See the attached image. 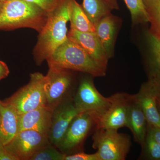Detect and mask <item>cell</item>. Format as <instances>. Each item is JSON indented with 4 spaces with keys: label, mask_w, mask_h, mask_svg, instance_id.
Instances as JSON below:
<instances>
[{
    "label": "cell",
    "mask_w": 160,
    "mask_h": 160,
    "mask_svg": "<svg viewBox=\"0 0 160 160\" xmlns=\"http://www.w3.org/2000/svg\"><path fill=\"white\" fill-rule=\"evenodd\" d=\"M135 95L145 115L148 126L160 128V113L158 108L156 93L149 80L143 83L139 91Z\"/></svg>",
    "instance_id": "obj_13"
},
{
    "label": "cell",
    "mask_w": 160,
    "mask_h": 160,
    "mask_svg": "<svg viewBox=\"0 0 160 160\" xmlns=\"http://www.w3.org/2000/svg\"><path fill=\"white\" fill-rule=\"evenodd\" d=\"M73 101L80 113L89 115L95 125L109 109L111 103L110 97L102 95L89 78L81 80Z\"/></svg>",
    "instance_id": "obj_5"
},
{
    "label": "cell",
    "mask_w": 160,
    "mask_h": 160,
    "mask_svg": "<svg viewBox=\"0 0 160 160\" xmlns=\"http://www.w3.org/2000/svg\"><path fill=\"white\" fill-rule=\"evenodd\" d=\"M53 111L45 106L20 115L19 132L31 129L48 135Z\"/></svg>",
    "instance_id": "obj_14"
},
{
    "label": "cell",
    "mask_w": 160,
    "mask_h": 160,
    "mask_svg": "<svg viewBox=\"0 0 160 160\" xmlns=\"http://www.w3.org/2000/svg\"><path fill=\"white\" fill-rule=\"evenodd\" d=\"M48 66L81 72L95 77H102L106 71L102 69L76 43L67 39L47 60Z\"/></svg>",
    "instance_id": "obj_3"
},
{
    "label": "cell",
    "mask_w": 160,
    "mask_h": 160,
    "mask_svg": "<svg viewBox=\"0 0 160 160\" xmlns=\"http://www.w3.org/2000/svg\"><path fill=\"white\" fill-rule=\"evenodd\" d=\"M118 130L96 129L92 136V147L97 149L100 160L126 159L131 146L130 138Z\"/></svg>",
    "instance_id": "obj_4"
},
{
    "label": "cell",
    "mask_w": 160,
    "mask_h": 160,
    "mask_svg": "<svg viewBox=\"0 0 160 160\" xmlns=\"http://www.w3.org/2000/svg\"><path fill=\"white\" fill-rule=\"evenodd\" d=\"M19 115L11 105L0 100V143L4 146L18 132Z\"/></svg>",
    "instance_id": "obj_16"
},
{
    "label": "cell",
    "mask_w": 160,
    "mask_h": 160,
    "mask_svg": "<svg viewBox=\"0 0 160 160\" xmlns=\"http://www.w3.org/2000/svg\"><path fill=\"white\" fill-rule=\"evenodd\" d=\"M82 6L95 27L102 18L111 13L112 10L106 0H83Z\"/></svg>",
    "instance_id": "obj_19"
},
{
    "label": "cell",
    "mask_w": 160,
    "mask_h": 160,
    "mask_svg": "<svg viewBox=\"0 0 160 160\" xmlns=\"http://www.w3.org/2000/svg\"><path fill=\"white\" fill-rule=\"evenodd\" d=\"M106 1L109 3L112 10L113 9L118 10L119 9V6L117 0H106Z\"/></svg>",
    "instance_id": "obj_31"
},
{
    "label": "cell",
    "mask_w": 160,
    "mask_h": 160,
    "mask_svg": "<svg viewBox=\"0 0 160 160\" xmlns=\"http://www.w3.org/2000/svg\"><path fill=\"white\" fill-rule=\"evenodd\" d=\"M69 21L70 29L85 32H95V27L76 0L72 5Z\"/></svg>",
    "instance_id": "obj_18"
},
{
    "label": "cell",
    "mask_w": 160,
    "mask_h": 160,
    "mask_svg": "<svg viewBox=\"0 0 160 160\" xmlns=\"http://www.w3.org/2000/svg\"><path fill=\"white\" fill-rule=\"evenodd\" d=\"M157 106L158 109L160 113V98L157 96Z\"/></svg>",
    "instance_id": "obj_32"
},
{
    "label": "cell",
    "mask_w": 160,
    "mask_h": 160,
    "mask_svg": "<svg viewBox=\"0 0 160 160\" xmlns=\"http://www.w3.org/2000/svg\"><path fill=\"white\" fill-rule=\"evenodd\" d=\"M64 160H100V159L97 152L93 154L80 152L74 154H66Z\"/></svg>",
    "instance_id": "obj_26"
},
{
    "label": "cell",
    "mask_w": 160,
    "mask_h": 160,
    "mask_svg": "<svg viewBox=\"0 0 160 160\" xmlns=\"http://www.w3.org/2000/svg\"><path fill=\"white\" fill-rule=\"evenodd\" d=\"M147 125L146 118L135 95H132L126 127L132 132L135 141L142 147L145 143L147 134Z\"/></svg>",
    "instance_id": "obj_17"
},
{
    "label": "cell",
    "mask_w": 160,
    "mask_h": 160,
    "mask_svg": "<svg viewBox=\"0 0 160 160\" xmlns=\"http://www.w3.org/2000/svg\"><path fill=\"white\" fill-rule=\"evenodd\" d=\"M150 26L149 32L160 40V0H143Z\"/></svg>",
    "instance_id": "obj_21"
},
{
    "label": "cell",
    "mask_w": 160,
    "mask_h": 160,
    "mask_svg": "<svg viewBox=\"0 0 160 160\" xmlns=\"http://www.w3.org/2000/svg\"><path fill=\"white\" fill-rule=\"evenodd\" d=\"M67 36L79 45L100 67L106 71L109 58L95 32H81L70 29Z\"/></svg>",
    "instance_id": "obj_12"
},
{
    "label": "cell",
    "mask_w": 160,
    "mask_h": 160,
    "mask_svg": "<svg viewBox=\"0 0 160 160\" xmlns=\"http://www.w3.org/2000/svg\"><path fill=\"white\" fill-rule=\"evenodd\" d=\"M147 131L160 145V128L147 126Z\"/></svg>",
    "instance_id": "obj_29"
},
{
    "label": "cell",
    "mask_w": 160,
    "mask_h": 160,
    "mask_svg": "<svg viewBox=\"0 0 160 160\" xmlns=\"http://www.w3.org/2000/svg\"><path fill=\"white\" fill-rule=\"evenodd\" d=\"M131 14L132 25L149 22V17L143 0H124Z\"/></svg>",
    "instance_id": "obj_22"
},
{
    "label": "cell",
    "mask_w": 160,
    "mask_h": 160,
    "mask_svg": "<svg viewBox=\"0 0 160 160\" xmlns=\"http://www.w3.org/2000/svg\"><path fill=\"white\" fill-rule=\"evenodd\" d=\"M94 125V121L89 115L79 113L72 121L58 149L65 154L71 153L82 146Z\"/></svg>",
    "instance_id": "obj_10"
},
{
    "label": "cell",
    "mask_w": 160,
    "mask_h": 160,
    "mask_svg": "<svg viewBox=\"0 0 160 160\" xmlns=\"http://www.w3.org/2000/svg\"><path fill=\"white\" fill-rule=\"evenodd\" d=\"M49 13L25 0H8L0 12V29L27 28L41 32Z\"/></svg>",
    "instance_id": "obj_2"
},
{
    "label": "cell",
    "mask_w": 160,
    "mask_h": 160,
    "mask_svg": "<svg viewBox=\"0 0 160 160\" xmlns=\"http://www.w3.org/2000/svg\"><path fill=\"white\" fill-rule=\"evenodd\" d=\"M142 148L143 156L146 159L160 160V145L148 131Z\"/></svg>",
    "instance_id": "obj_24"
},
{
    "label": "cell",
    "mask_w": 160,
    "mask_h": 160,
    "mask_svg": "<svg viewBox=\"0 0 160 160\" xmlns=\"http://www.w3.org/2000/svg\"><path fill=\"white\" fill-rule=\"evenodd\" d=\"M0 160H19L12 152L0 143Z\"/></svg>",
    "instance_id": "obj_27"
},
{
    "label": "cell",
    "mask_w": 160,
    "mask_h": 160,
    "mask_svg": "<svg viewBox=\"0 0 160 160\" xmlns=\"http://www.w3.org/2000/svg\"><path fill=\"white\" fill-rule=\"evenodd\" d=\"M79 113L72 98L61 103L53 109L48 134L52 145L57 148L72 121Z\"/></svg>",
    "instance_id": "obj_11"
},
{
    "label": "cell",
    "mask_w": 160,
    "mask_h": 160,
    "mask_svg": "<svg viewBox=\"0 0 160 160\" xmlns=\"http://www.w3.org/2000/svg\"><path fill=\"white\" fill-rule=\"evenodd\" d=\"M38 6L48 13L53 11L57 6L60 0H25Z\"/></svg>",
    "instance_id": "obj_25"
},
{
    "label": "cell",
    "mask_w": 160,
    "mask_h": 160,
    "mask_svg": "<svg viewBox=\"0 0 160 160\" xmlns=\"http://www.w3.org/2000/svg\"><path fill=\"white\" fill-rule=\"evenodd\" d=\"M73 1L60 0L55 9L49 13L46 25L39 33L33 49V57L38 66L46 61L68 39L67 24L69 21Z\"/></svg>",
    "instance_id": "obj_1"
},
{
    "label": "cell",
    "mask_w": 160,
    "mask_h": 160,
    "mask_svg": "<svg viewBox=\"0 0 160 160\" xmlns=\"http://www.w3.org/2000/svg\"><path fill=\"white\" fill-rule=\"evenodd\" d=\"M149 81L153 86L157 96L160 98V75H149Z\"/></svg>",
    "instance_id": "obj_28"
},
{
    "label": "cell",
    "mask_w": 160,
    "mask_h": 160,
    "mask_svg": "<svg viewBox=\"0 0 160 160\" xmlns=\"http://www.w3.org/2000/svg\"><path fill=\"white\" fill-rule=\"evenodd\" d=\"M49 69L45 76V89L46 106L54 109L61 103L70 99L73 81L71 70L57 66H49Z\"/></svg>",
    "instance_id": "obj_7"
},
{
    "label": "cell",
    "mask_w": 160,
    "mask_h": 160,
    "mask_svg": "<svg viewBox=\"0 0 160 160\" xmlns=\"http://www.w3.org/2000/svg\"><path fill=\"white\" fill-rule=\"evenodd\" d=\"M3 4H4V3L0 2V12H1V11H2V9Z\"/></svg>",
    "instance_id": "obj_33"
},
{
    "label": "cell",
    "mask_w": 160,
    "mask_h": 160,
    "mask_svg": "<svg viewBox=\"0 0 160 160\" xmlns=\"http://www.w3.org/2000/svg\"><path fill=\"white\" fill-rule=\"evenodd\" d=\"M9 73V70L7 65L0 60V81L7 77Z\"/></svg>",
    "instance_id": "obj_30"
},
{
    "label": "cell",
    "mask_w": 160,
    "mask_h": 160,
    "mask_svg": "<svg viewBox=\"0 0 160 160\" xmlns=\"http://www.w3.org/2000/svg\"><path fill=\"white\" fill-rule=\"evenodd\" d=\"M45 76L39 72L30 75L29 82L6 100L13 106L19 114L46 106Z\"/></svg>",
    "instance_id": "obj_6"
},
{
    "label": "cell",
    "mask_w": 160,
    "mask_h": 160,
    "mask_svg": "<svg viewBox=\"0 0 160 160\" xmlns=\"http://www.w3.org/2000/svg\"><path fill=\"white\" fill-rule=\"evenodd\" d=\"M121 23L120 18L110 13L102 18L95 26L96 34L109 59L114 56L115 45Z\"/></svg>",
    "instance_id": "obj_15"
},
{
    "label": "cell",
    "mask_w": 160,
    "mask_h": 160,
    "mask_svg": "<svg viewBox=\"0 0 160 160\" xmlns=\"http://www.w3.org/2000/svg\"><path fill=\"white\" fill-rule=\"evenodd\" d=\"M131 97L132 95L125 92H118L109 97L110 106L96 125V129L118 130L126 127Z\"/></svg>",
    "instance_id": "obj_9"
},
{
    "label": "cell",
    "mask_w": 160,
    "mask_h": 160,
    "mask_svg": "<svg viewBox=\"0 0 160 160\" xmlns=\"http://www.w3.org/2000/svg\"><path fill=\"white\" fill-rule=\"evenodd\" d=\"M146 37L149 51V75H160V40L149 31Z\"/></svg>",
    "instance_id": "obj_20"
},
{
    "label": "cell",
    "mask_w": 160,
    "mask_h": 160,
    "mask_svg": "<svg viewBox=\"0 0 160 160\" xmlns=\"http://www.w3.org/2000/svg\"><path fill=\"white\" fill-rule=\"evenodd\" d=\"M57 148L49 143L35 153L29 160H64L66 154Z\"/></svg>",
    "instance_id": "obj_23"
},
{
    "label": "cell",
    "mask_w": 160,
    "mask_h": 160,
    "mask_svg": "<svg viewBox=\"0 0 160 160\" xmlns=\"http://www.w3.org/2000/svg\"><path fill=\"white\" fill-rule=\"evenodd\" d=\"M49 143L47 135L26 129L19 132L11 142L5 146L19 160H29L35 153Z\"/></svg>",
    "instance_id": "obj_8"
},
{
    "label": "cell",
    "mask_w": 160,
    "mask_h": 160,
    "mask_svg": "<svg viewBox=\"0 0 160 160\" xmlns=\"http://www.w3.org/2000/svg\"><path fill=\"white\" fill-rule=\"evenodd\" d=\"M7 1H8V0H0V2L4 3L5 2H7Z\"/></svg>",
    "instance_id": "obj_34"
}]
</instances>
